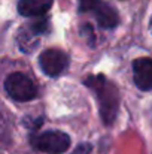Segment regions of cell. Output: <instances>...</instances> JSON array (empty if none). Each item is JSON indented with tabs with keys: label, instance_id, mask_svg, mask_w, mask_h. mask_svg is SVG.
<instances>
[{
	"label": "cell",
	"instance_id": "1",
	"mask_svg": "<svg viewBox=\"0 0 152 154\" xmlns=\"http://www.w3.org/2000/svg\"><path fill=\"white\" fill-rule=\"evenodd\" d=\"M84 84L96 94L99 111L103 123L112 126L116 120L119 109V91L113 82H110L104 75H91L85 78Z\"/></svg>",
	"mask_w": 152,
	"mask_h": 154
},
{
	"label": "cell",
	"instance_id": "2",
	"mask_svg": "<svg viewBox=\"0 0 152 154\" xmlns=\"http://www.w3.org/2000/svg\"><path fill=\"white\" fill-rule=\"evenodd\" d=\"M30 141L36 150L46 154H63L70 147L69 135L60 130H48L39 135H33Z\"/></svg>",
	"mask_w": 152,
	"mask_h": 154
},
{
	"label": "cell",
	"instance_id": "3",
	"mask_svg": "<svg viewBox=\"0 0 152 154\" xmlns=\"http://www.w3.org/2000/svg\"><path fill=\"white\" fill-rule=\"evenodd\" d=\"M6 93L16 102H30L37 96V88L34 82L24 73H10L4 81Z\"/></svg>",
	"mask_w": 152,
	"mask_h": 154
},
{
	"label": "cell",
	"instance_id": "4",
	"mask_svg": "<svg viewBox=\"0 0 152 154\" xmlns=\"http://www.w3.org/2000/svg\"><path fill=\"white\" fill-rule=\"evenodd\" d=\"M79 12L93 14L101 29H113L119 23L116 9L103 0H79Z\"/></svg>",
	"mask_w": 152,
	"mask_h": 154
},
{
	"label": "cell",
	"instance_id": "5",
	"mask_svg": "<svg viewBox=\"0 0 152 154\" xmlns=\"http://www.w3.org/2000/svg\"><path fill=\"white\" fill-rule=\"evenodd\" d=\"M39 66L46 76L57 78L69 66V57L61 50H55V48L45 50L39 55Z\"/></svg>",
	"mask_w": 152,
	"mask_h": 154
},
{
	"label": "cell",
	"instance_id": "6",
	"mask_svg": "<svg viewBox=\"0 0 152 154\" xmlns=\"http://www.w3.org/2000/svg\"><path fill=\"white\" fill-rule=\"evenodd\" d=\"M133 79L139 90H152V58L142 57L133 61Z\"/></svg>",
	"mask_w": 152,
	"mask_h": 154
},
{
	"label": "cell",
	"instance_id": "7",
	"mask_svg": "<svg viewBox=\"0 0 152 154\" xmlns=\"http://www.w3.org/2000/svg\"><path fill=\"white\" fill-rule=\"evenodd\" d=\"M54 0H19L18 12L22 17H34L40 18L51 9Z\"/></svg>",
	"mask_w": 152,
	"mask_h": 154
},
{
	"label": "cell",
	"instance_id": "8",
	"mask_svg": "<svg viewBox=\"0 0 152 154\" xmlns=\"http://www.w3.org/2000/svg\"><path fill=\"white\" fill-rule=\"evenodd\" d=\"M39 45V39L33 36L27 29H22L18 35V47L22 52H31Z\"/></svg>",
	"mask_w": 152,
	"mask_h": 154
},
{
	"label": "cell",
	"instance_id": "9",
	"mask_svg": "<svg viewBox=\"0 0 152 154\" xmlns=\"http://www.w3.org/2000/svg\"><path fill=\"white\" fill-rule=\"evenodd\" d=\"M81 33H82V36H84V38H88V41H90V45H94V39H96V36H94L93 27H91L90 24H85V26H82V29H81Z\"/></svg>",
	"mask_w": 152,
	"mask_h": 154
},
{
	"label": "cell",
	"instance_id": "10",
	"mask_svg": "<svg viewBox=\"0 0 152 154\" xmlns=\"http://www.w3.org/2000/svg\"><path fill=\"white\" fill-rule=\"evenodd\" d=\"M91 151H93V145L88 142H84V144H79L72 154H91Z\"/></svg>",
	"mask_w": 152,
	"mask_h": 154
},
{
	"label": "cell",
	"instance_id": "11",
	"mask_svg": "<svg viewBox=\"0 0 152 154\" xmlns=\"http://www.w3.org/2000/svg\"><path fill=\"white\" fill-rule=\"evenodd\" d=\"M151 27H152V20H151Z\"/></svg>",
	"mask_w": 152,
	"mask_h": 154
}]
</instances>
